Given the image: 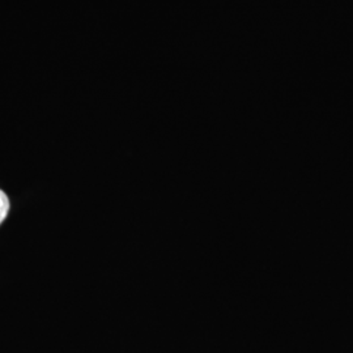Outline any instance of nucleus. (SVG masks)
Segmentation results:
<instances>
[{
  "label": "nucleus",
  "mask_w": 353,
  "mask_h": 353,
  "mask_svg": "<svg viewBox=\"0 0 353 353\" xmlns=\"http://www.w3.org/2000/svg\"><path fill=\"white\" fill-rule=\"evenodd\" d=\"M10 207H11V204H10L8 196L6 195L4 191L0 190V224L4 221V219L10 212Z\"/></svg>",
  "instance_id": "nucleus-1"
}]
</instances>
